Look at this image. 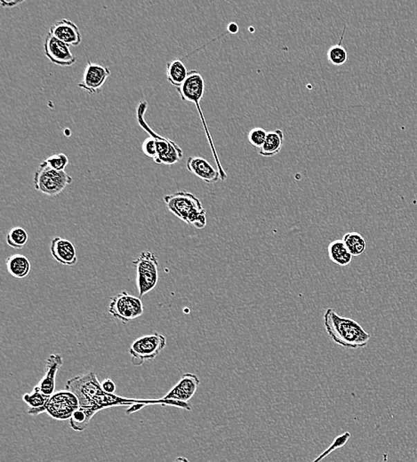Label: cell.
Listing matches in <instances>:
<instances>
[{"label": "cell", "mask_w": 417, "mask_h": 462, "mask_svg": "<svg viewBox=\"0 0 417 462\" xmlns=\"http://www.w3.org/2000/svg\"><path fill=\"white\" fill-rule=\"evenodd\" d=\"M66 389L74 393L80 402V407L89 410L96 414L105 409L127 405H160L162 407H174L191 411V405L188 403L167 400V399H152V400H137V399L123 398L116 394H110L102 389L101 382L93 371L80 374L68 380Z\"/></svg>", "instance_id": "1"}, {"label": "cell", "mask_w": 417, "mask_h": 462, "mask_svg": "<svg viewBox=\"0 0 417 462\" xmlns=\"http://www.w3.org/2000/svg\"><path fill=\"white\" fill-rule=\"evenodd\" d=\"M324 326L332 341L344 349L365 348L371 339L357 321L340 316L333 308L324 315Z\"/></svg>", "instance_id": "2"}, {"label": "cell", "mask_w": 417, "mask_h": 462, "mask_svg": "<svg viewBox=\"0 0 417 462\" xmlns=\"http://www.w3.org/2000/svg\"><path fill=\"white\" fill-rule=\"evenodd\" d=\"M168 210L178 219L198 230L207 226V211L195 195L185 190L164 196Z\"/></svg>", "instance_id": "3"}, {"label": "cell", "mask_w": 417, "mask_h": 462, "mask_svg": "<svg viewBox=\"0 0 417 462\" xmlns=\"http://www.w3.org/2000/svg\"><path fill=\"white\" fill-rule=\"evenodd\" d=\"M147 108V102H140L138 106H137L136 118L139 126L149 134V136L154 137L156 140L158 155L154 159L155 163L167 165L178 163L183 157V149L180 148V146L176 142L167 138V137L160 136V134L155 133L151 129V127H149L145 118Z\"/></svg>", "instance_id": "4"}, {"label": "cell", "mask_w": 417, "mask_h": 462, "mask_svg": "<svg viewBox=\"0 0 417 462\" xmlns=\"http://www.w3.org/2000/svg\"><path fill=\"white\" fill-rule=\"evenodd\" d=\"M73 181L66 172L52 169L44 161L34 174L33 185L37 192L43 194L55 196L61 194Z\"/></svg>", "instance_id": "5"}, {"label": "cell", "mask_w": 417, "mask_h": 462, "mask_svg": "<svg viewBox=\"0 0 417 462\" xmlns=\"http://www.w3.org/2000/svg\"><path fill=\"white\" fill-rule=\"evenodd\" d=\"M136 268V284L139 298L151 293L158 281V260L154 252H142L133 261Z\"/></svg>", "instance_id": "6"}, {"label": "cell", "mask_w": 417, "mask_h": 462, "mask_svg": "<svg viewBox=\"0 0 417 462\" xmlns=\"http://www.w3.org/2000/svg\"><path fill=\"white\" fill-rule=\"evenodd\" d=\"M167 346V338L158 333L140 337L130 346L131 359L136 367L154 360Z\"/></svg>", "instance_id": "7"}, {"label": "cell", "mask_w": 417, "mask_h": 462, "mask_svg": "<svg viewBox=\"0 0 417 462\" xmlns=\"http://www.w3.org/2000/svg\"><path fill=\"white\" fill-rule=\"evenodd\" d=\"M109 313L124 324L135 320L143 314L141 298L131 295L127 291L121 292L111 297Z\"/></svg>", "instance_id": "8"}, {"label": "cell", "mask_w": 417, "mask_h": 462, "mask_svg": "<svg viewBox=\"0 0 417 462\" xmlns=\"http://www.w3.org/2000/svg\"><path fill=\"white\" fill-rule=\"evenodd\" d=\"M80 408L77 396L68 390H61L50 396L42 414L46 413L53 419L57 421L71 420L75 412Z\"/></svg>", "instance_id": "9"}, {"label": "cell", "mask_w": 417, "mask_h": 462, "mask_svg": "<svg viewBox=\"0 0 417 462\" xmlns=\"http://www.w3.org/2000/svg\"><path fill=\"white\" fill-rule=\"evenodd\" d=\"M44 52L48 60L58 66L70 67L77 61L70 46L60 41L50 33L44 43Z\"/></svg>", "instance_id": "10"}, {"label": "cell", "mask_w": 417, "mask_h": 462, "mask_svg": "<svg viewBox=\"0 0 417 462\" xmlns=\"http://www.w3.org/2000/svg\"><path fill=\"white\" fill-rule=\"evenodd\" d=\"M110 76V68L98 64H93L89 60L84 71L82 81L77 84V86L90 95L98 93Z\"/></svg>", "instance_id": "11"}, {"label": "cell", "mask_w": 417, "mask_h": 462, "mask_svg": "<svg viewBox=\"0 0 417 462\" xmlns=\"http://www.w3.org/2000/svg\"><path fill=\"white\" fill-rule=\"evenodd\" d=\"M199 384H201V380L196 374H183L179 382L163 398L167 400L188 403L197 391Z\"/></svg>", "instance_id": "12"}, {"label": "cell", "mask_w": 417, "mask_h": 462, "mask_svg": "<svg viewBox=\"0 0 417 462\" xmlns=\"http://www.w3.org/2000/svg\"><path fill=\"white\" fill-rule=\"evenodd\" d=\"M205 91V82L202 75L198 71H189L185 82L177 89L180 99L183 102H192L196 98H203Z\"/></svg>", "instance_id": "13"}, {"label": "cell", "mask_w": 417, "mask_h": 462, "mask_svg": "<svg viewBox=\"0 0 417 462\" xmlns=\"http://www.w3.org/2000/svg\"><path fill=\"white\" fill-rule=\"evenodd\" d=\"M64 364V358L60 354H52L49 355L48 360H46V371L45 376L35 388L41 392L44 396L50 398L55 394V377L59 369Z\"/></svg>", "instance_id": "14"}, {"label": "cell", "mask_w": 417, "mask_h": 462, "mask_svg": "<svg viewBox=\"0 0 417 462\" xmlns=\"http://www.w3.org/2000/svg\"><path fill=\"white\" fill-rule=\"evenodd\" d=\"M49 33L60 41L70 46H80L82 41L80 30L76 24L67 19L56 21L50 27Z\"/></svg>", "instance_id": "15"}, {"label": "cell", "mask_w": 417, "mask_h": 462, "mask_svg": "<svg viewBox=\"0 0 417 462\" xmlns=\"http://www.w3.org/2000/svg\"><path fill=\"white\" fill-rule=\"evenodd\" d=\"M50 252L58 264L64 266H74L77 262L76 248L70 240L56 237L52 240Z\"/></svg>", "instance_id": "16"}, {"label": "cell", "mask_w": 417, "mask_h": 462, "mask_svg": "<svg viewBox=\"0 0 417 462\" xmlns=\"http://www.w3.org/2000/svg\"><path fill=\"white\" fill-rule=\"evenodd\" d=\"M187 169L207 184H214L221 180L219 171L203 158L189 157L187 160Z\"/></svg>", "instance_id": "17"}, {"label": "cell", "mask_w": 417, "mask_h": 462, "mask_svg": "<svg viewBox=\"0 0 417 462\" xmlns=\"http://www.w3.org/2000/svg\"><path fill=\"white\" fill-rule=\"evenodd\" d=\"M284 143V133L282 130L277 129L268 133L266 142L259 151L261 157L272 158L279 154Z\"/></svg>", "instance_id": "18"}, {"label": "cell", "mask_w": 417, "mask_h": 462, "mask_svg": "<svg viewBox=\"0 0 417 462\" xmlns=\"http://www.w3.org/2000/svg\"><path fill=\"white\" fill-rule=\"evenodd\" d=\"M6 268L12 277L25 279L30 274L31 265L29 259L23 255H14L6 260Z\"/></svg>", "instance_id": "19"}, {"label": "cell", "mask_w": 417, "mask_h": 462, "mask_svg": "<svg viewBox=\"0 0 417 462\" xmlns=\"http://www.w3.org/2000/svg\"><path fill=\"white\" fill-rule=\"evenodd\" d=\"M328 252L330 260L339 266H348L353 261V256L349 252L342 240H335L330 243Z\"/></svg>", "instance_id": "20"}, {"label": "cell", "mask_w": 417, "mask_h": 462, "mask_svg": "<svg viewBox=\"0 0 417 462\" xmlns=\"http://www.w3.org/2000/svg\"><path fill=\"white\" fill-rule=\"evenodd\" d=\"M189 71H187L185 64L180 59H174L168 62L167 64V77L168 82L171 85L180 87L185 82Z\"/></svg>", "instance_id": "21"}, {"label": "cell", "mask_w": 417, "mask_h": 462, "mask_svg": "<svg viewBox=\"0 0 417 462\" xmlns=\"http://www.w3.org/2000/svg\"><path fill=\"white\" fill-rule=\"evenodd\" d=\"M342 241H344L345 246H346L349 252H351V255L353 256H360L366 251L367 249V242L366 239H364L362 235H360L358 232H349L345 234L344 237H342Z\"/></svg>", "instance_id": "22"}, {"label": "cell", "mask_w": 417, "mask_h": 462, "mask_svg": "<svg viewBox=\"0 0 417 462\" xmlns=\"http://www.w3.org/2000/svg\"><path fill=\"white\" fill-rule=\"evenodd\" d=\"M48 399V396H44L41 392L36 389H33V392L30 394L27 393L23 396V400L30 407L28 414L34 415V416L42 414V409L45 407Z\"/></svg>", "instance_id": "23"}, {"label": "cell", "mask_w": 417, "mask_h": 462, "mask_svg": "<svg viewBox=\"0 0 417 462\" xmlns=\"http://www.w3.org/2000/svg\"><path fill=\"white\" fill-rule=\"evenodd\" d=\"M95 414L86 409L79 408L75 412L70 420L71 429L77 432H83L89 426Z\"/></svg>", "instance_id": "24"}, {"label": "cell", "mask_w": 417, "mask_h": 462, "mask_svg": "<svg viewBox=\"0 0 417 462\" xmlns=\"http://www.w3.org/2000/svg\"><path fill=\"white\" fill-rule=\"evenodd\" d=\"M345 30H346V27L344 28V33H342L340 41H339L338 44H336V45L332 46L328 51V60L330 64L335 65V66H342V65L346 64V62L348 61L346 49L342 46V41L344 37Z\"/></svg>", "instance_id": "25"}, {"label": "cell", "mask_w": 417, "mask_h": 462, "mask_svg": "<svg viewBox=\"0 0 417 462\" xmlns=\"http://www.w3.org/2000/svg\"><path fill=\"white\" fill-rule=\"evenodd\" d=\"M28 241H29V234L21 227L12 228L6 236V243L12 248L21 249Z\"/></svg>", "instance_id": "26"}, {"label": "cell", "mask_w": 417, "mask_h": 462, "mask_svg": "<svg viewBox=\"0 0 417 462\" xmlns=\"http://www.w3.org/2000/svg\"><path fill=\"white\" fill-rule=\"evenodd\" d=\"M45 162L52 169L64 171L68 165V158L64 153H58V154L50 156Z\"/></svg>", "instance_id": "27"}, {"label": "cell", "mask_w": 417, "mask_h": 462, "mask_svg": "<svg viewBox=\"0 0 417 462\" xmlns=\"http://www.w3.org/2000/svg\"><path fill=\"white\" fill-rule=\"evenodd\" d=\"M268 133L263 128L254 127L248 133V142L255 148L261 149L266 142Z\"/></svg>", "instance_id": "28"}, {"label": "cell", "mask_w": 417, "mask_h": 462, "mask_svg": "<svg viewBox=\"0 0 417 462\" xmlns=\"http://www.w3.org/2000/svg\"><path fill=\"white\" fill-rule=\"evenodd\" d=\"M142 152L148 158H155L157 157V145H156V140L152 136H149L143 140L142 145Z\"/></svg>", "instance_id": "29"}, {"label": "cell", "mask_w": 417, "mask_h": 462, "mask_svg": "<svg viewBox=\"0 0 417 462\" xmlns=\"http://www.w3.org/2000/svg\"><path fill=\"white\" fill-rule=\"evenodd\" d=\"M101 386L105 392L110 393V394H115V391H116V384L111 378H105L101 382Z\"/></svg>", "instance_id": "30"}, {"label": "cell", "mask_w": 417, "mask_h": 462, "mask_svg": "<svg viewBox=\"0 0 417 462\" xmlns=\"http://www.w3.org/2000/svg\"><path fill=\"white\" fill-rule=\"evenodd\" d=\"M23 1H6V0H0V4L3 6V8H15V6H17L18 5H21V3H24Z\"/></svg>", "instance_id": "31"}, {"label": "cell", "mask_w": 417, "mask_h": 462, "mask_svg": "<svg viewBox=\"0 0 417 462\" xmlns=\"http://www.w3.org/2000/svg\"><path fill=\"white\" fill-rule=\"evenodd\" d=\"M227 30H228V33L230 34H236L239 33V25L235 24V23H230L228 24V27H227Z\"/></svg>", "instance_id": "32"}, {"label": "cell", "mask_w": 417, "mask_h": 462, "mask_svg": "<svg viewBox=\"0 0 417 462\" xmlns=\"http://www.w3.org/2000/svg\"><path fill=\"white\" fill-rule=\"evenodd\" d=\"M173 462H189V461L185 457H178L176 458V460H174Z\"/></svg>", "instance_id": "33"}]
</instances>
